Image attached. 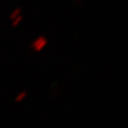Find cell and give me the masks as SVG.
I'll return each instance as SVG.
<instances>
[{
  "label": "cell",
  "mask_w": 128,
  "mask_h": 128,
  "mask_svg": "<svg viewBox=\"0 0 128 128\" xmlns=\"http://www.w3.org/2000/svg\"><path fill=\"white\" fill-rule=\"evenodd\" d=\"M82 1H83V0H75V3L78 4V3H81Z\"/></svg>",
  "instance_id": "cell-5"
},
{
  "label": "cell",
  "mask_w": 128,
  "mask_h": 128,
  "mask_svg": "<svg viewBox=\"0 0 128 128\" xmlns=\"http://www.w3.org/2000/svg\"><path fill=\"white\" fill-rule=\"evenodd\" d=\"M22 21H23V16H22V14H21V15H19L18 17H16L15 19L11 20V25H12L13 27H17V26H19V25L22 23Z\"/></svg>",
  "instance_id": "cell-4"
},
{
  "label": "cell",
  "mask_w": 128,
  "mask_h": 128,
  "mask_svg": "<svg viewBox=\"0 0 128 128\" xmlns=\"http://www.w3.org/2000/svg\"><path fill=\"white\" fill-rule=\"evenodd\" d=\"M26 97H27V92H26V91H21V92H19V93L15 96L14 101H15L16 103H21Z\"/></svg>",
  "instance_id": "cell-2"
},
{
  "label": "cell",
  "mask_w": 128,
  "mask_h": 128,
  "mask_svg": "<svg viewBox=\"0 0 128 128\" xmlns=\"http://www.w3.org/2000/svg\"><path fill=\"white\" fill-rule=\"evenodd\" d=\"M48 40L44 36H38L30 42L29 48L34 52L38 54V52H42L48 46Z\"/></svg>",
  "instance_id": "cell-1"
},
{
  "label": "cell",
  "mask_w": 128,
  "mask_h": 128,
  "mask_svg": "<svg viewBox=\"0 0 128 128\" xmlns=\"http://www.w3.org/2000/svg\"><path fill=\"white\" fill-rule=\"evenodd\" d=\"M19 15H21V8H20V7H16V8H14V9L10 12V14H9V19H10V20H13V19H15L16 17H18Z\"/></svg>",
  "instance_id": "cell-3"
}]
</instances>
